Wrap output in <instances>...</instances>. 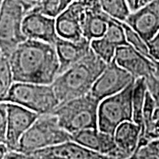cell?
<instances>
[{
    "label": "cell",
    "mask_w": 159,
    "mask_h": 159,
    "mask_svg": "<svg viewBox=\"0 0 159 159\" xmlns=\"http://www.w3.org/2000/svg\"><path fill=\"white\" fill-rule=\"evenodd\" d=\"M14 82L52 84L59 74V60L54 44L26 39L9 57Z\"/></svg>",
    "instance_id": "cell-1"
},
{
    "label": "cell",
    "mask_w": 159,
    "mask_h": 159,
    "mask_svg": "<svg viewBox=\"0 0 159 159\" xmlns=\"http://www.w3.org/2000/svg\"><path fill=\"white\" fill-rule=\"evenodd\" d=\"M106 63L92 51L54 80L52 86L59 102L90 93L91 89L106 66Z\"/></svg>",
    "instance_id": "cell-2"
},
{
    "label": "cell",
    "mask_w": 159,
    "mask_h": 159,
    "mask_svg": "<svg viewBox=\"0 0 159 159\" xmlns=\"http://www.w3.org/2000/svg\"><path fill=\"white\" fill-rule=\"evenodd\" d=\"M100 100L91 93L60 102L51 113L58 119L61 127L73 134L76 132L98 128V106Z\"/></svg>",
    "instance_id": "cell-3"
},
{
    "label": "cell",
    "mask_w": 159,
    "mask_h": 159,
    "mask_svg": "<svg viewBox=\"0 0 159 159\" xmlns=\"http://www.w3.org/2000/svg\"><path fill=\"white\" fill-rule=\"evenodd\" d=\"M71 140L72 134L60 126L58 119L54 114H43L25 132L16 150L28 157L35 150Z\"/></svg>",
    "instance_id": "cell-4"
},
{
    "label": "cell",
    "mask_w": 159,
    "mask_h": 159,
    "mask_svg": "<svg viewBox=\"0 0 159 159\" xmlns=\"http://www.w3.org/2000/svg\"><path fill=\"white\" fill-rule=\"evenodd\" d=\"M20 104L39 115L51 113L60 103L52 84L13 82L4 100Z\"/></svg>",
    "instance_id": "cell-5"
},
{
    "label": "cell",
    "mask_w": 159,
    "mask_h": 159,
    "mask_svg": "<svg viewBox=\"0 0 159 159\" xmlns=\"http://www.w3.org/2000/svg\"><path fill=\"white\" fill-rule=\"evenodd\" d=\"M134 81L125 89L100 101L98 106V129L114 134L121 123L133 121V90Z\"/></svg>",
    "instance_id": "cell-6"
},
{
    "label": "cell",
    "mask_w": 159,
    "mask_h": 159,
    "mask_svg": "<svg viewBox=\"0 0 159 159\" xmlns=\"http://www.w3.org/2000/svg\"><path fill=\"white\" fill-rule=\"evenodd\" d=\"M26 10L17 0H4L0 10V50L10 57L17 46L24 42L22 21Z\"/></svg>",
    "instance_id": "cell-7"
},
{
    "label": "cell",
    "mask_w": 159,
    "mask_h": 159,
    "mask_svg": "<svg viewBox=\"0 0 159 159\" xmlns=\"http://www.w3.org/2000/svg\"><path fill=\"white\" fill-rule=\"evenodd\" d=\"M135 80L129 72L119 66L112 59L106 65L105 68L98 76L90 93L101 101L125 89Z\"/></svg>",
    "instance_id": "cell-8"
},
{
    "label": "cell",
    "mask_w": 159,
    "mask_h": 159,
    "mask_svg": "<svg viewBox=\"0 0 159 159\" xmlns=\"http://www.w3.org/2000/svg\"><path fill=\"white\" fill-rule=\"evenodd\" d=\"M40 115L20 104L7 102V131L6 144L16 150L20 138Z\"/></svg>",
    "instance_id": "cell-9"
},
{
    "label": "cell",
    "mask_w": 159,
    "mask_h": 159,
    "mask_svg": "<svg viewBox=\"0 0 159 159\" xmlns=\"http://www.w3.org/2000/svg\"><path fill=\"white\" fill-rule=\"evenodd\" d=\"M87 8L80 3L73 0L67 8L56 18L57 35L65 39L80 41L83 36V25Z\"/></svg>",
    "instance_id": "cell-10"
},
{
    "label": "cell",
    "mask_w": 159,
    "mask_h": 159,
    "mask_svg": "<svg viewBox=\"0 0 159 159\" xmlns=\"http://www.w3.org/2000/svg\"><path fill=\"white\" fill-rule=\"evenodd\" d=\"M124 22L148 43L159 30V0L130 11Z\"/></svg>",
    "instance_id": "cell-11"
},
{
    "label": "cell",
    "mask_w": 159,
    "mask_h": 159,
    "mask_svg": "<svg viewBox=\"0 0 159 159\" xmlns=\"http://www.w3.org/2000/svg\"><path fill=\"white\" fill-rule=\"evenodd\" d=\"M22 31L27 38L55 44L57 35L56 19L41 12L29 10L26 12L22 21Z\"/></svg>",
    "instance_id": "cell-12"
},
{
    "label": "cell",
    "mask_w": 159,
    "mask_h": 159,
    "mask_svg": "<svg viewBox=\"0 0 159 159\" xmlns=\"http://www.w3.org/2000/svg\"><path fill=\"white\" fill-rule=\"evenodd\" d=\"M33 159H104L106 157L83 147L73 140L61 142L48 148H41L29 154Z\"/></svg>",
    "instance_id": "cell-13"
},
{
    "label": "cell",
    "mask_w": 159,
    "mask_h": 159,
    "mask_svg": "<svg viewBox=\"0 0 159 159\" xmlns=\"http://www.w3.org/2000/svg\"><path fill=\"white\" fill-rule=\"evenodd\" d=\"M72 140L106 157V158L119 159V151L113 134L102 132L98 128H89L73 134Z\"/></svg>",
    "instance_id": "cell-14"
},
{
    "label": "cell",
    "mask_w": 159,
    "mask_h": 159,
    "mask_svg": "<svg viewBox=\"0 0 159 159\" xmlns=\"http://www.w3.org/2000/svg\"><path fill=\"white\" fill-rule=\"evenodd\" d=\"M113 59L135 79L140 77L147 78L153 74V60L142 55L129 43L118 47Z\"/></svg>",
    "instance_id": "cell-15"
},
{
    "label": "cell",
    "mask_w": 159,
    "mask_h": 159,
    "mask_svg": "<svg viewBox=\"0 0 159 159\" xmlns=\"http://www.w3.org/2000/svg\"><path fill=\"white\" fill-rule=\"evenodd\" d=\"M90 43L86 38L72 41L58 36L54 45L59 60V74L87 56L91 51Z\"/></svg>",
    "instance_id": "cell-16"
},
{
    "label": "cell",
    "mask_w": 159,
    "mask_h": 159,
    "mask_svg": "<svg viewBox=\"0 0 159 159\" xmlns=\"http://www.w3.org/2000/svg\"><path fill=\"white\" fill-rule=\"evenodd\" d=\"M142 128L134 121H125L117 127L114 139L119 159L133 158L136 152Z\"/></svg>",
    "instance_id": "cell-17"
},
{
    "label": "cell",
    "mask_w": 159,
    "mask_h": 159,
    "mask_svg": "<svg viewBox=\"0 0 159 159\" xmlns=\"http://www.w3.org/2000/svg\"><path fill=\"white\" fill-rule=\"evenodd\" d=\"M111 16L101 9H88L83 25V36L92 41L104 34Z\"/></svg>",
    "instance_id": "cell-18"
},
{
    "label": "cell",
    "mask_w": 159,
    "mask_h": 159,
    "mask_svg": "<svg viewBox=\"0 0 159 159\" xmlns=\"http://www.w3.org/2000/svg\"><path fill=\"white\" fill-rule=\"evenodd\" d=\"M148 90L145 77L137 78L133 90V121L142 129V111L145 102V96Z\"/></svg>",
    "instance_id": "cell-19"
},
{
    "label": "cell",
    "mask_w": 159,
    "mask_h": 159,
    "mask_svg": "<svg viewBox=\"0 0 159 159\" xmlns=\"http://www.w3.org/2000/svg\"><path fill=\"white\" fill-rule=\"evenodd\" d=\"M13 82L9 57L0 50V101L5 100Z\"/></svg>",
    "instance_id": "cell-20"
},
{
    "label": "cell",
    "mask_w": 159,
    "mask_h": 159,
    "mask_svg": "<svg viewBox=\"0 0 159 159\" xmlns=\"http://www.w3.org/2000/svg\"><path fill=\"white\" fill-rule=\"evenodd\" d=\"M102 9L114 19L124 21L130 13L126 0H100Z\"/></svg>",
    "instance_id": "cell-21"
},
{
    "label": "cell",
    "mask_w": 159,
    "mask_h": 159,
    "mask_svg": "<svg viewBox=\"0 0 159 159\" xmlns=\"http://www.w3.org/2000/svg\"><path fill=\"white\" fill-rule=\"evenodd\" d=\"M73 0H43L31 10L41 12L49 17L56 18L65 11Z\"/></svg>",
    "instance_id": "cell-22"
},
{
    "label": "cell",
    "mask_w": 159,
    "mask_h": 159,
    "mask_svg": "<svg viewBox=\"0 0 159 159\" xmlns=\"http://www.w3.org/2000/svg\"><path fill=\"white\" fill-rule=\"evenodd\" d=\"M102 36L117 47L128 44L125 37V30L121 24V21L114 19L111 16L109 20L107 29Z\"/></svg>",
    "instance_id": "cell-23"
},
{
    "label": "cell",
    "mask_w": 159,
    "mask_h": 159,
    "mask_svg": "<svg viewBox=\"0 0 159 159\" xmlns=\"http://www.w3.org/2000/svg\"><path fill=\"white\" fill-rule=\"evenodd\" d=\"M91 49L97 56L101 57L106 64L110 63L114 58L117 46L111 43L105 37H99L94 39L90 43Z\"/></svg>",
    "instance_id": "cell-24"
},
{
    "label": "cell",
    "mask_w": 159,
    "mask_h": 159,
    "mask_svg": "<svg viewBox=\"0 0 159 159\" xmlns=\"http://www.w3.org/2000/svg\"><path fill=\"white\" fill-rule=\"evenodd\" d=\"M121 24H122L124 30H125V37H126L127 43L130 45L133 46L139 52H141L142 55H144L145 57H148L149 59L154 61V59L151 57L150 53H149V49H148L147 42L143 39L136 31H134L127 24H125L124 21H121Z\"/></svg>",
    "instance_id": "cell-25"
},
{
    "label": "cell",
    "mask_w": 159,
    "mask_h": 159,
    "mask_svg": "<svg viewBox=\"0 0 159 159\" xmlns=\"http://www.w3.org/2000/svg\"><path fill=\"white\" fill-rule=\"evenodd\" d=\"M133 158L159 159V139H155L138 148Z\"/></svg>",
    "instance_id": "cell-26"
},
{
    "label": "cell",
    "mask_w": 159,
    "mask_h": 159,
    "mask_svg": "<svg viewBox=\"0 0 159 159\" xmlns=\"http://www.w3.org/2000/svg\"><path fill=\"white\" fill-rule=\"evenodd\" d=\"M7 131V102L0 101V142H6Z\"/></svg>",
    "instance_id": "cell-27"
},
{
    "label": "cell",
    "mask_w": 159,
    "mask_h": 159,
    "mask_svg": "<svg viewBox=\"0 0 159 159\" xmlns=\"http://www.w3.org/2000/svg\"><path fill=\"white\" fill-rule=\"evenodd\" d=\"M146 82H147L148 90L151 93V95L155 98L157 105H159V80L155 78L152 74L146 78Z\"/></svg>",
    "instance_id": "cell-28"
},
{
    "label": "cell",
    "mask_w": 159,
    "mask_h": 159,
    "mask_svg": "<svg viewBox=\"0 0 159 159\" xmlns=\"http://www.w3.org/2000/svg\"><path fill=\"white\" fill-rule=\"evenodd\" d=\"M147 43L152 58L154 60H159V30Z\"/></svg>",
    "instance_id": "cell-29"
},
{
    "label": "cell",
    "mask_w": 159,
    "mask_h": 159,
    "mask_svg": "<svg viewBox=\"0 0 159 159\" xmlns=\"http://www.w3.org/2000/svg\"><path fill=\"white\" fill-rule=\"evenodd\" d=\"M152 1L153 0H126V3H127L128 7H129L130 11H133L141 8L143 6L147 5Z\"/></svg>",
    "instance_id": "cell-30"
},
{
    "label": "cell",
    "mask_w": 159,
    "mask_h": 159,
    "mask_svg": "<svg viewBox=\"0 0 159 159\" xmlns=\"http://www.w3.org/2000/svg\"><path fill=\"white\" fill-rule=\"evenodd\" d=\"M80 3L88 9H101L102 6L100 4V0H74Z\"/></svg>",
    "instance_id": "cell-31"
},
{
    "label": "cell",
    "mask_w": 159,
    "mask_h": 159,
    "mask_svg": "<svg viewBox=\"0 0 159 159\" xmlns=\"http://www.w3.org/2000/svg\"><path fill=\"white\" fill-rule=\"evenodd\" d=\"M17 1L22 5L26 11H28L38 6L43 0H17Z\"/></svg>",
    "instance_id": "cell-32"
},
{
    "label": "cell",
    "mask_w": 159,
    "mask_h": 159,
    "mask_svg": "<svg viewBox=\"0 0 159 159\" xmlns=\"http://www.w3.org/2000/svg\"><path fill=\"white\" fill-rule=\"evenodd\" d=\"M10 148L7 147L5 142H0V159L5 158L7 152L9 151Z\"/></svg>",
    "instance_id": "cell-33"
},
{
    "label": "cell",
    "mask_w": 159,
    "mask_h": 159,
    "mask_svg": "<svg viewBox=\"0 0 159 159\" xmlns=\"http://www.w3.org/2000/svg\"><path fill=\"white\" fill-rule=\"evenodd\" d=\"M154 71L153 76L155 78L159 80V60H154Z\"/></svg>",
    "instance_id": "cell-34"
},
{
    "label": "cell",
    "mask_w": 159,
    "mask_h": 159,
    "mask_svg": "<svg viewBox=\"0 0 159 159\" xmlns=\"http://www.w3.org/2000/svg\"><path fill=\"white\" fill-rule=\"evenodd\" d=\"M3 2H4V0H0V10H1L2 5H3Z\"/></svg>",
    "instance_id": "cell-35"
}]
</instances>
